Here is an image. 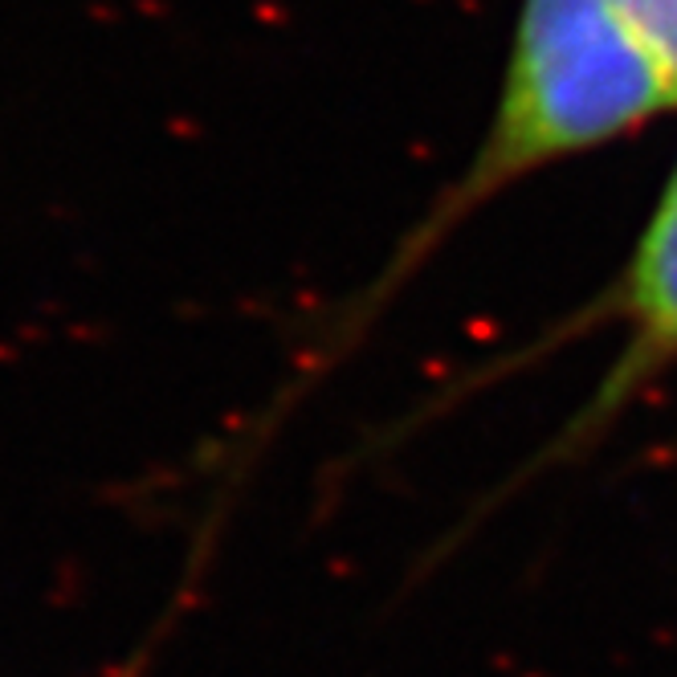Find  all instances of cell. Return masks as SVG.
Returning a JSON list of instances; mask_svg holds the SVG:
<instances>
[{
  "label": "cell",
  "mask_w": 677,
  "mask_h": 677,
  "mask_svg": "<svg viewBox=\"0 0 677 677\" xmlns=\"http://www.w3.org/2000/svg\"><path fill=\"white\" fill-rule=\"evenodd\" d=\"M665 107H677L674 82L608 0H523L498 114L441 221Z\"/></svg>",
  "instance_id": "cell-1"
},
{
  "label": "cell",
  "mask_w": 677,
  "mask_h": 677,
  "mask_svg": "<svg viewBox=\"0 0 677 677\" xmlns=\"http://www.w3.org/2000/svg\"><path fill=\"white\" fill-rule=\"evenodd\" d=\"M625 306L637 319L640 352L653 360L677 355V168L637 245Z\"/></svg>",
  "instance_id": "cell-2"
},
{
  "label": "cell",
  "mask_w": 677,
  "mask_h": 677,
  "mask_svg": "<svg viewBox=\"0 0 677 677\" xmlns=\"http://www.w3.org/2000/svg\"><path fill=\"white\" fill-rule=\"evenodd\" d=\"M608 4L649 46L677 90V0H608Z\"/></svg>",
  "instance_id": "cell-3"
}]
</instances>
